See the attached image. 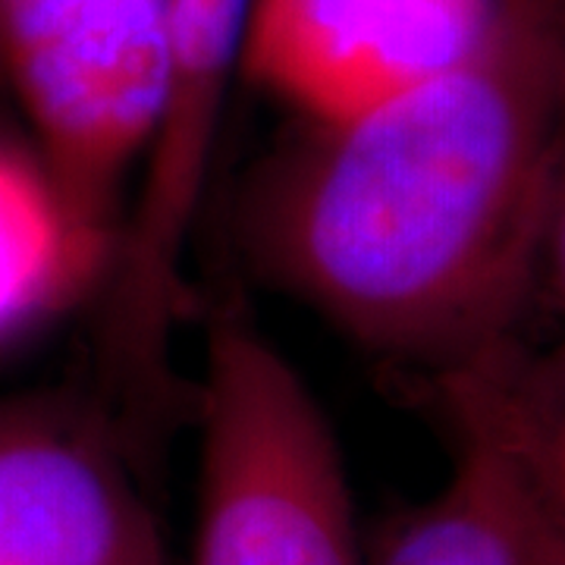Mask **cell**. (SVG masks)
Returning a JSON list of instances; mask_svg holds the SVG:
<instances>
[{
    "label": "cell",
    "instance_id": "3957f363",
    "mask_svg": "<svg viewBox=\"0 0 565 565\" xmlns=\"http://www.w3.org/2000/svg\"><path fill=\"white\" fill-rule=\"evenodd\" d=\"M255 0H167L163 102L104 282L102 352L126 418L161 424L177 399L182 274L202 217Z\"/></svg>",
    "mask_w": 565,
    "mask_h": 565
},
{
    "label": "cell",
    "instance_id": "8992f818",
    "mask_svg": "<svg viewBox=\"0 0 565 565\" xmlns=\"http://www.w3.org/2000/svg\"><path fill=\"white\" fill-rule=\"evenodd\" d=\"M456 456L444 487L396 519L367 565H531L541 440L565 403L512 343L444 374Z\"/></svg>",
    "mask_w": 565,
    "mask_h": 565
},
{
    "label": "cell",
    "instance_id": "9c48e42d",
    "mask_svg": "<svg viewBox=\"0 0 565 565\" xmlns=\"http://www.w3.org/2000/svg\"><path fill=\"white\" fill-rule=\"evenodd\" d=\"M537 286H544L550 302L565 327V110L559 122V141L553 158L550 195H546L544 239H541V274Z\"/></svg>",
    "mask_w": 565,
    "mask_h": 565
},
{
    "label": "cell",
    "instance_id": "6da1fadb",
    "mask_svg": "<svg viewBox=\"0 0 565 565\" xmlns=\"http://www.w3.org/2000/svg\"><path fill=\"white\" fill-rule=\"evenodd\" d=\"M565 110V0H500L481 44L264 163L243 243L371 355L446 371L509 343L537 289Z\"/></svg>",
    "mask_w": 565,
    "mask_h": 565
},
{
    "label": "cell",
    "instance_id": "8fae6325",
    "mask_svg": "<svg viewBox=\"0 0 565 565\" xmlns=\"http://www.w3.org/2000/svg\"><path fill=\"white\" fill-rule=\"evenodd\" d=\"M531 565H565V527L550 512L544 487H541V503H537L534 527H531Z\"/></svg>",
    "mask_w": 565,
    "mask_h": 565
},
{
    "label": "cell",
    "instance_id": "ba28073f",
    "mask_svg": "<svg viewBox=\"0 0 565 565\" xmlns=\"http://www.w3.org/2000/svg\"><path fill=\"white\" fill-rule=\"evenodd\" d=\"M117 239L76 214L35 154L0 151V340L104 289Z\"/></svg>",
    "mask_w": 565,
    "mask_h": 565
},
{
    "label": "cell",
    "instance_id": "277c9868",
    "mask_svg": "<svg viewBox=\"0 0 565 565\" xmlns=\"http://www.w3.org/2000/svg\"><path fill=\"white\" fill-rule=\"evenodd\" d=\"M167 0H0V79L66 202L120 239L163 102Z\"/></svg>",
    "mask_w": 565,
    "mask_h": 565
},
{
    "label": "cell",
    "instance_id": "7a4b0ae2",
    "mask_svg": "<svg viewBox=\"0 0 565 565\" xmlns=\"http://www.w3.org/2000/svg\"><path fill=\"white\" fill-rule=\"evenodd\" d=\"M192 565H367L321 399L243 311L204 337Z\"/></svg>",
    "mask_w": 565,
    "mask_h": 565
},
{
    "label": "cell",
    "instance_id": "52a82bcc",
    "mask_svg": "<svg viewBox=\"0 0 565 565\" xmlns=\"http://www.w3.org/2000/svg\"><path fill=\"white\" fill-rule=\"evenodd\" d=\"M500 0H255L243 76L302 122L352 120L468 57Z\"/></svg>",
    "mask_w": 565,
    "mask_h": 565
},
{
    "label": "cell",
    "instance_id": "30bf717a",
    "mask_svg": "<svg viewBox=\"0 0 565 565\" xmlns=\"http://www.w3.org/2000/svg\"><path fill=\"white\" fill-rule=\"evenodd\" d=\"M537 468H541L546 505L565 527V403L556 408V415L546 424Z\"/></svg>",
    "mask_w": 565,
    "mask_h": 565
},
{
    "label": "cell",
    "instance_id": "5b68a950",
    "mask_svg": "<svg viewBox=\"0 0 565 565\" xmlns=\"http://www.w3.org/2000/svg\"><path fill=\"white\" fill-rule=\"evenodd\" d=\"M0 565H167L120 412L54 390L0 393Z\"/></svg>",
    "mask_w": 565,
    "mask_h": 565
}]
</instances>
